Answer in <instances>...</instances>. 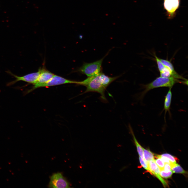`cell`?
I'll return each instance as SVG.
<instances>
[{
    "label": "cell",
    "mask_w": 188,
    "mask_h": 188,
    "mask_svg": "<svg viewBox=\"0 0 188 188\" xmlns=\"http://www.w3.org/2000/svg\"><path fill=\"white\" fill-rule=\"evenodd\" d=\"M157 158V159L154 160L156 163L159 168L160 171L163 170L164 163L160 158Z\"/></svg>",
    "instance_id": "18"
},
{
    "label": "cell",
    "mask_w": 188,
    "mask_h": 188,
    "mask_svg": "<svg viewBox=\"0 0 188 188\" xmlns=\"http://www.w3.org/2000/svg\"><path fill=\"white\" fill-rule=\"evenodd\" d=\"M160 73V76L164 78L172 77V73L170 69L167 67H165Z\"/></svg>",
    "instance_id": "14"
},
{
    "label": "cell",
    "mask_w": 188,
    "mask_h": 188,
    "mask_svg": "<svg viewBox=\"0 0 188 188\" xmlns=\"http://www.w3.org/2000/svg\"><path fill=\"white\" fill-rule=\"evenodd\" d=\"M163 64L168 67L171 71L172 76L177 79H180L183 80L187 81V80L179 74L175 70L173 65L171 62L167 60L159 58Z\"/></svg>",
    "instance_id": "9"
},
{
    "label": "cell",
    "mask_w": 188,
    "mask_h": 188,
    "mask_svg": "<svg viewBox=\"0 0 188 188\" xmlns=\"http://www.w3.org/2000/svg\"><path fill=\"white\" fill-rule=\"evenodd\" d=\"M9 73L15 78V79L8 84V86L13 85L17 82L21 81L29 83L34 84L37 82L40 73L39 69L38 72L29 74L22 76L20 77L14 75L11 73Z\"/></svg>",
    "instance_id": "6"
},
{
    "label": "cell",
    "mask_w": 188,
    "mask_h": 188,
    "mask_svg": "<svg viewBox=\"0 0 188 188\" xmlns=\"http://www.w3.org/2000/svg\"><path fill=\"white\" fill-rule=\"evenodd\" d=\"M160 155L168 158L173 164H174L176 163V160L177 159V158H176L175 157L169 154L166 153L161 155Z\"/></svg>",
    "instance_id": "16"
},
{
    "label": "cell",
    "mask_w": 188,
    "mask_h": 188,
    "mask_svg": "<svg viewBox=\"0 0 188 188\" xmlns=\"http://www.w3.org/2000/svg\"><path fill=\"white\" fill-rule=\"evenodd\" d=\"M171 170L173 173L186 174L187 172L185 171L177 163H176L172 167Z\"/></svg>",
    "instance_id": "13"
},
{
    "label": "cell",
    "mask_w": 188,
    "mask_h": 188,
    "mask_svg": "<svg viewBox=\"0 0 188 188\" xmlns=\"http://www.w3.org/2000/svg\"><path fill=\"white\" fill-rule=\"evenodd\" d=\"M171 88H169L165 98L164 106V109L165 111V117L167 112L168 111L169 112L172 95Z\"/></svg>",
    "instance_id": "10"
},
{
    "label": "cell",
    "mask_w": 188,
    "mask_h": 188,
    "mask_svg": "<svg viewBox=\"0 0 188 188\" xmlns=\"http://www.w3.org/2000/svg\"><path fill=\"white\" fill-rule=\"evenodd\" d=\"M171 169L172 167L170 164L167 163H165L163 170L166 172H168L171 170Z\"/></svg>",
    "instance_id": "20"
},
{
    "label": "cell",
    "mask_w": 188,
    "mask_h": 188,
    "mask_svg": "<svg viewBox=\"0 0 188 188\" xmlns=\"http://www.w3.org/2000/svg\"><path fill=\"white\" fill-rule=\"evenodd\" d=\"M40 73L38 79L34 86L26 92V93H30L37 88H39V86L49 81L53 77L54 74L52 73L44 68H40Z\"/></svg>",
    "instance_id": "5"
},
{
    "label": "cell",
    "mask_w": 188,
    "mask_h": 188,
    "mask_svg": "<svg viewBox=\"0 0 188 188\" xmlns=\"http://www.w3.org/2000/svg\"><path fill=\"white\" fill-rule=\"evenodd\" d=\"M180 0H164V5L169 16H173L178 8Z\"/></svg>",
    "instance_id": "8"
},
{
    "label": "cell",
    "mask_w": 188,
    "mask_h": 188,
    "mask_svg": "<svg viewBox=\"0 0 188 188\" xmlns=\"http://www.w3.org/2000/svg\"><path fill=\"white\" fill-rule=\"evenodd\" d=\"M77 81L69 80L54 74L53 77L47 82L40 85L39 87H48L68 83L77 84Z\"/></svg>",
    "instance_id": "7"
},
{
    "label": "cell",
    "mask_w": 188,
    "mask_h": 188,
    "mask_svg": "<svg viewBox=\"0 0 188 188\" xmlns=\"http://www.w3.org/2000/svg\"><path fill=\"white\" fill-rule=\"evenodd\" d=\"M107 54L97 61L90 63H84L79 69L78 71L88 77H93L98 74L101 72L103 60Z\"/></svg>",
    "instance_id": "3"
},
{
    "label": "cell",
    "mask_w": 188,
    "mask_h": 188,
    "mask_svg": "<svg viewBox=\"0 0 188 188\" xmlns=\"http://www.w3.org/2000/svg\"><path fill=\"white\" fill-rule=\"evenodd\" d=\"M143 149L144 160L146 163L151 160H154V154L150 150L146 149L143 148Z\"/></svg>",
    "instance_id": "12"
},
{
    "label": "cell",
    "mask_w": 188,
    "mask_h": 188,
    "mask_svg": "<svg viewBox=\"0 0 188 188\" xmlns=\"http://www.w3.org/2000/svg\"><path fill=\"white\" fill-rule=\"evenodd\" d=\"M50 188H69L70 184L60 173H55L50 177L48 185Z\"/></svg>",
    "instance_id": "4"
},
{
    "label": "cell",
    "mask_w": 188,
    "mask_h": 188,
    "mask_svg": "<svg viewBox=\"0 0 188 188\" xmlns=\"http://www.w3.org/2000/svg\"><path fill=\"white\" fill-rule=\"evenodd\" d=\"M129 127L130 132L132 134L133 137V138L134 141V143L136 146L137 151L138 153V154L140 157L144 160L143 153V148L140 145L139 143L137 141L135 136L134 134L133 131L132 130V128L130 125L129 126Z\"/></svg>",
    "instance_id": "11"
},
{
    "label": "cell",
    "mask_w": 188,
    "mask_h": 188,
    "mask_svg": "<svg viewBox=\"0 0 188 188\" xmlns=\"http://www.w3.org/2000/svg\"><path fill=\"white\" fill-rule=\"evenodd\" d=\"M154 56L156 61L158 69L160 72L165 67V66L163 64L160 60L159 58H158L156 55H155Z\"/></svg>",
    "instance_id": "17"
},
{
    "label": "cell",
    "mask_w": 188,
    "mask_h": 188,
    "mask_svg": "<svg viewBox=\"0 0 188 188\" xmlns=\"http://www.w3.org/2000/svg\"><path fill=\"white\" fill-rule=\"evenodd\" d=\"M180 83L187 85L188 81L179 80L173 77L164 78L160 77L148 84L143 86L144 90L141 94L142 98L149 91L155 88L162 87L172 88L176 83Z\"/></svg>",
    "instance_id": "2"
},
{
    "label": "cell",
    "mask_w": 188,
    "mask_h": 188,
    "mask_svg": "<svg viewBox=\"0 0 188 188\" xmlns=\"http://www.w3.org/2000/svg\"><path fill=\"white\" fill-rule=\"evenodd\" d=\"M139 158L140 162L142 166L147 170L148 172L151 174L150 171L145 161L140 156L139 157Z\"/></svg>",
    "instance_id": "19"
},
{
    "label": "cell",
    "mask_w": 188,
    "mask_h": 188,
    "mask_svg": "<svg viewBox=\"0 0 188 188\" xmlns=\"http://www.w3.org/2000/svg\"><path fill=\"white\" fill-rule=\"evenodd\" d=\"M101 72L96 76L88 77L83 81H78L77 84L86 87V89L83 93L89 92H97L101 94L102 99L106 101L105 92L107 87L105 85Z\"/></svg>",
    "instance_id": "1"
},
{
    "label": "cell",
    "mask_w": 188,
    "mask_h": 188,
    "mask_svg": "<svg viewBox=\"0 0 188 188\" xmlns=\"http://www.w3.org/2000/svg\"><path fill=\"white\" fill-rule=\"evenodd\" d=\"M173 173V172L172 170L168 172H166L163 170H160V176L166 179L171 177Z\"/></svg>",
    "instance_id": "15"
}]
</instances>
